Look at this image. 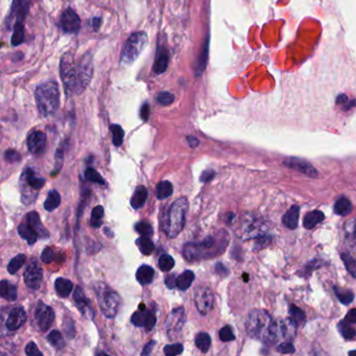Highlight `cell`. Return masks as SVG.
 Listing matches in <instances>:
<instances>
[{"mask_svg": "<svg viewBox=\"0 0 356 356\" xmlns=\"http://www.w3.org/2000/svg\"><path fill=\"white\" fill-rule=\"evenodd\" d=\"M188 201L186 198H180L175 203L168 212V219L166 223L165 232L169 238L177 237L183 230L188 211Z\"/></svg>", "mask_w": 356, "mask_h": 356, "instance_id": "4", "label": "cell"}, {"mask_svg": "<svg viewBox=\"0 0 356 356\" xmlns=\"http://www.w3.org/2000/svg\"><path fill=\"white\" fill-rule=\"evenodd\" d=\"M104 208L102 206H96L92 210V215H91V226L93 228H100L102 226L103 217H104Z\"/></svg>", "mask_w": 356, "mask_h": 356, "instance_id": "40", "label": "cell"}, {"mask_svg": "<svg viewBox=\"0 0 356 356\" xmlns=\"http://www.w3.org/2000/svg\"><path fill=\"white\" fill-rule=\"evenodd\" d=\"M195 346L198 349L201 350L203 353H206L211 346V337L208 333L201 332L195 336Z\"/></svg>", "mask_w": 356, "mask_h": 356, "instance_id": "31", "label": "cell"}, {"mask_svg": "<svg viewBox=\"0 0 356 356\" xmlns=\"http://www.w3.org/2000/svg\"><path fill=\"white\" fill-rule=\"evenodd\" d=\"M147 195H148V191H147V187L138 186L137 188H136V190L131 199V206L134 209L141 208L146 204Z\"/></svg>", "mask_w": 356, "mask_h": 356, "instance_id": "19", "label": "cell"}, {"mask_svg": "<svg viewBox=\"0 0 356 356\" xmlns=\"http://www.w3.org/2000/svg\"><path fill=\"white\" fill-rule=\"evenodd\" d=\"M5 159L10 162H16L20 159L19 154L15 150H7L5 153Z\"/></svg>", "mask_w": 356, "mask_h": 356, "instance_id": "55", "label": "cell"}, {"mask_svg": "<svg viewBox=\"0 0 356 356\" xmlns=\"http://www.w3.org/2000/svg\"><path fill=\"white\" fill-rule=\"evenodd\" d=\"M349 354H350V355H356V351H350V352H349Z\"/></svg>", "mask_w": 356, "mask_h": 356, "instance_id": "63", "label": "cell"}, {"mask_svg": "<svg viewBox=\"0 0 356 356\" xmlns=\"http://www.w3.org/2000/svg\"><path fill=\"white\" fill-rule=\"evenodd\" d=\"M156 322H157V317H156L155 314L151 313V312H147V321H146L145 328L147 331L151 330V329H153L155 327Z\"/></svg>", "mask_w": 356, "mask_h": 356, "instance_id": "53", "label": "cell"}, {"mask_svg": "<svg viewBox=\"0 0 356 356\" xmlns=\"http://www.w3.org/2000/svg\"><path fill=\"white\" fill-rule=\"evenodd\" d=\"M26 321V314L23 308L17 307L11 310V313L7 316L5 326L10 331H15L19 329L22 325H23Z\"/></svg>", "mask_w": 356, "mask_h": 356, "instance_id": "15", "label": "cell"}, {"mask_svg": "<svg viewBox=\"0 0 356 356\" xmlns=\"http://www.w3.org/2000/svg\"><path fill=\"white\" fill-rule=\"evenodd\" d=\"M172 192H173V187L169 181H162L157 185L156 195L159 200H165L169 198Z\"/></svg>", "mask_w": 356, "mask_h": 356, "instance_id": "29", "label": "cell"}, {"mask_svg": "<svg viewBox=\"0 0 356 356\" xmlns=\"http://www.w3.org/2000/svg\"><path fill=\"white\" fill-rule=\"evenodd\" d=\"M30 0H14L12 4V11L10 20H14L15 24L23 23L29 10Z\"/></svg>", "mask_w": 356, "mask_h": 356, "instance_id": "13", "label": "cell"}, {"mask_svg": "<svg viewBox=\"0 0 356 356\" xmlns=\"http://www.w3.org/2000/svg\"><path fill=\"white\" fill-rule=\"evenodd\" d=\"M214 176H215V172L213 170H211V169L210 170H205L202 173V176L200 177V180L202 182H208V181L213 179Z\"/></svg>", "mask_w": 356, "mask_h": 356, "instance_id": "56", "label": "cell"}, {"mask_svg": "<svg viewBox=\"0 0 356 356\" xmlns=\"http://www.w3.org/2000/svg\"><path fill=\"white\" fill-rule=\"evenodd\" d=\"M73 298H74V301H75V304H77L80 312L83 314H86L88 310H90V306H89V301L86 298L84 292H83L82 287L78 286L77 289H75Z\"/></svg>", "mask_w": 356, "mask_h": 356, "instance_id": "26", "label": "cell"}, {"mask_svg": "<svg viewBox=\"0 0 356 356\" xmlns=\"http://www.w3.org/2000/svg\"><path fill=\"white\" fill-rule=\"evenodd\" d=\"M246 330L251 337L269 345L275 344L282 336L281 324L275 322L266 310L262 309H254L249 314Z\"/></svg>", "mask_w": 356, "mask_h": 356, "instance_id": "2", "label": "cell"}, {"mask_svg": "<svg viewBox=\"0 0 356 356\" xmlns=\"http://www.w3.org/2000/svg\"><path fill=\"white\" fill-rule=\"evenodd\" d=\"M188 142H189V146H190L191 147H195L199 145V140L194 137H188Z\"/></svg>", "mask_w": 356, "mask_h": 356, "instance_id": "61", "label": "cell"}, {"mask_svg": "<svg viewBox=\"0 0 356 356\" xmlns=\"http://www.w3.org/2000/svg\"><path fill=\"white\" fill-rule=\"evenodd\" d=\"M213 293L209 287H199L194 293V304L199 313L206 315L213 306Z\"/></svg>", "mask_w": 356, "mask_h": 356, "instance_id": "9", "label": "cell"}, {"mask_svg": "<svg viewBox=\"0 0 356 356\" xmlns=\"http://www.w3.org/2000/svg\"><path fill=\"white\" fill-rule=\"evenodd\" d=\"M165 284L168 289H173V287L177 286V279L175 275H169L165 279Z\"/></svg>", "mask_w": 356, "mask_h": 356, "instance_id": "57", "label": "cell"}, {"mask_svg": "<svg viewBox=\"0 0 356 356\" xmlns=\"http://www.w3.org/2000/svg\"><path fill=\"white\" fill-rule=\"evenodd\" d=\"M169 64V52L164 46H158L156 60L154 63V70L157 74H162L168 69Z\"/></svg>", "mask_w": 356, "mask_h": 356, "instance_id": "17", "label": "cell"}, {"mask_svg": "<svg viewBox=\"0 0 356 356\" xmlns=\"http://www.w3.org/2000/svg\"><path fill=\"white\" fill-rule=\"evenodd\" d=\"M278 352L282 353V354H293L294 352V347L292 343H282L280 344L277 348Z\"/></svg>", "mask_w": 356, "mask_h": 356, "instance_id": "52", "label": "cell"}, {"mask_svg": "<svg viewBox=\"0 0 356 356\" xmlns=\"http://www.w3.org/2000/svg\"><path fill=\"white\" fill-rule=\"evenodd\" d=\"M24 282L30 290H38L41 286L43 274L42 270L37 262H30L24 272Z\"/></svg>", "mask_w": 356, "mask_h": 356, "instance_id": "11", "label": "cell"}, {"mask_svg": "<svg viewBox=\"0 0 356 356\" xmlns=\"http://www.w3.org/2000/svg\"><path fill=\"white\" fill-rule=\"evenodd\" d=\"M352 211V204L347 198H340L336 201L335 205V212L338 215L346 216Z\"/></svg>", "mask_w": 356, "mask_h": 356, "instance_id": "30", "label": "cell"}, {"mask_svg": "<svg viewBox=\"0 0 356 356\" xmlns=\"http://www.w3.org/2000/svg\"><path fill=\"white\" fill-rule=\"evenodd\" d=\"M85 178L87 179V181L92 182V183H97V184H105V180L104 178L98 173L94 168H88L85 171Z\"/></svg>", "mask_w": 356, "mask_h": 356, "instance_id": "44", "label": "cell"}, {"mask_svg": "<svg viewBox=\"0 0 356 356\" xmlns=\"http://www.w3.org/2000/svg\"><path fill=\"white\" fill-rule=\"evenodd\" d=\"M61 26L66 33L75 34L81 28V19L74 11L71 9H67L61 16Z\"/></svg>", "mask_w": 356, "mask_h": 356, "instance_id": "12", "label": "cell"}, {"mask_svg": "<svg viewBox=\"0 0 356 356\" xmlns=\"http://www.w3.org/2000/svg\"><path fill=\"white\" fill-rule=\"evenodd\" d=\"M55 252L50 248H45L41 254V259L44 263H50L55 259Z\"/></svg>", "mask_w": 356, "mask_h": 356, "instance_id": "50", "label": "cell"}, {"mask_svg": "<svg viewBox=\"0 0 356 356\" xmlns=\"http://www.w3.org/2000/svg\"><path fill=\"white\" fill-rule=\"evenodd\" d=\"M18 233H19V235L22 238L27 241L28 245H34L35 242L37 241L38 236H39L38 232L27 223L26 224H21L18 227Z\"/></svg>", "mask_w": 356, "mask_h": 356, "instance_id": "21", "label": "cell"}, {"mask_svg": "<svg viewBox=\"0 0 356 356\" xmlns=\"http://www.w3.org/2000/svg\"><path fill=\"white\" fill-rule=\"evenodd\" d=\"M338 331L346 339H352L356 336V330L351 326V323L348 321H342L338 324Z\"/></svg>", "mask_w": 356, "mask_h": 356, "instance_id": "34", "label": "cell"}, {"mask_svg": "<svg viewBox=\"0 0 356 356\" xmlns=\"http://www.w3.org/2000/svg\"><path fill=\"white\" fill-rule=\"evenodd\" d=\"M335 293L339 302L343 303L345 305L350 304V303H352V301L354 300V293L351 291L342 290L337 286H335Z\"/></svg>", "mask_w": 356, "mask_h": 356, "instance_id": "37", "label": "cell"}, {"mask_svg": "<svg viewBox=\"0 0 356 356\" xmlns=\"http://www.w3.org/2000/svg\"><path fill=\"white\" fill-rule=\"evenodd\" d=\"M345 320L350 323H356V309L355 308L351 309L350 312L347 314Z\"/></svg>", "mask_w": 356, "mask_h": 356, "instance_id": "59", "label": "cell"}, {"mask_svg": "<svg viewBox=\"0 0 356 356\" xmlns=\"http://www.w3.org/2000/svg\"><path fill=\"white\" fill-rule=\"evenodd\" d=\"M147 45V35L145 32L134 33L125 44L120 61L125 65H130L141 55Z\"/></svg>", "mask_w": 356, "mask_h": 356, "instance_id": "6", "label": "cell"}, {"mask_svg": "<svg viewBox=\"0 0 356 356\" xmlns=\"http://www.w3.org/2000/svg\"><path fill=\"white\" fill-rule=\"evenodd\" d=\"M24 178L26 184L32 188L33 190H39V189H41L45 184V180L40 178L39 176H37V173L30 168H27L24 171Z\"/></svg>", "mask_w": 356, "mask_h": 356, "instance_id": "23", "label": "cell"}, {"mask_svg": "<svg viewBox=\"0 0 356 356\" xmlns=\"http://www.w3.org/2000/svg\"><path fill=\"white\" fill-rule=\"evenodd\" d=\"M157 101L161 105H168L172 104L173 101H175V96L169 92H161V93H159V95L157 97Z\"/></svg>", "mask_w": 356, "mask_h": 356, "instance_id": "49", "label": "cell"}, {"mask_svg": "<svg viewBox=\"0 0 356 356\" xmlns=\"http://www.w3.org/2000/svg\"><path fill=\"white\" fill-rule=\"evenodd\" d=\"M36 102L40 114L44 117L54 115L60 105V91L55 81H49L36 89Z\"/></svg>", "mask_w": 356, "mask_h": 356, "instance_id": "3", "label": "cell"}, {"mask_svg": "<svg viewBox=\"0 0 356 356\" xmlns=\"http://www.w3.org/2000/svg\"><path fill=\"white\" fill-rule=\"evenodd\" d=\"M325 215L322 211L315 210V211H312L307 213L304 217V221H303V226H304L305 229H313L316 225H319L320 223H322L324 221Z\"/></svg>", "mask_w": 356, "mask_h": 356, "instance_id": "22", "label": "cell"}, {"mask_svg": "<svg viewBox=\"0 0 356 356\" xmlns=\"http://www.w3.org/2000/svg\"><path fill=\"white\" fill-rule=\"evenodd\" d=\"M61 204V195L57 190H52L48 193L46 201L44 203V208L47 211H54Z\"/></svg>", "mask_w": 356, "mask_h": 356, "instance_id": "33", "label": "cell"}, {"mask_svg": "<svg viewBox=\"0 0 356 356\" xmlns=\"http://www.w3.org/2000/svg\"><path fill=\"white\" fill-rule=\"evenodd\" d=\"M25 353L28 355V356H43L42 352L39 351V349H38V347L35 343H29L26 347H25Z\"/></svg>", "mask_w": 356, "mask_h": 356, "instance_id": "54", "label": "cell"}, {"mask_svg": "<svg viewBox=\"0 0 356 356\" xmlns=\"http://www.w3.org/2000/svg\"><path fill=\"white\" fill-rule=\"evenodd\" d=\"M100 25H101V18H98V17L94 18V19H93V26H94V29H95V30H97V29H98V27H100Z\"/></svg>", "mask_w": 356, "mask_h": 356, "instance_id": "62", "label": "cell"}, {"mask_svg": "<svg viewBox=\"0 0 356 356\" xmlns=\"http://www.w3.org/2000/svg\"><path fill=\"white\" fill-rule=\"evenodd\" d=\"M183 350H184L183 345L177 343V344L165 346L163 352L165 355H168V356H176V355L181 354L182 352H183Z\"/></svg>", "mask_w": 356, "mask_h": 356, "instance_id": "46", "label": "cell"}, {"mask_svg": "<svg viewBox=\"0 0 356 356\" xmlns=\"http://www.w3.org/2000/svg\"><path fill=\"white\" fill-rule=\"evenodd\" d=\"M154 276H155L154 269L149 266H147V264L140 267L138 269L137 272H136V279H137V281L141 285L149 284L151 281H153Z\"/></svg>", "mask_w": 356, "mask_h": 356, "instance_id": "20", "label": "cell"}, {"mask_svg": "<svg viewBox=\"0 0 356 356\" xmlns=\"http://www.w3.org/2000/svg\"><path fill=\"white\" fill-rule=\"evenodd\" d=\"M98 301H100V305L103 314L105 316L114 317L120 306V297L119 294L115 292L109 290H102L98 291Z\"/></svg>", "mask_w": 356, "mask_h": 356, "instance_id": "7", "label": "cell"}, {"mask_svg": "<svg viewBox=\"0 0 356 356\" xmlns=\"http://www.w3.org/2000/svg\"><path fill=\"white\" fill-rule=\"evenodd\" d=\"M147 312H148V310L140 309L132 315L131 320H132V323L135 325L136 327H145L146 321H147Z\"/></svg>", "mask_w": 356, "mask_h": 356, "instance_id": "41", "label": "cell"}, {"mask_svg": "<svg viewBox=\"0 0 356 356\" xmlns=\"http://www.w3.org/2000/svg\"><path fill=\"white\" fill-rule=\"evenodd\" d=\"M46 146V135L40 131H35L28 136L27 147L34 155H39Z\"/></svg>", "mask_w": 356, "mask_h": 356, "instance_id": "14", "label": "cell"}, {"mask_svg": "<svg viewBox=\"0 0 356 356\" xmlns=\"http://www.w3.org/2000/svg\"><path fill=\"white\" fill-rule=\"evenodd\" d=\"M154 345H155V342H150V343H148V344L146 346L145 350L142 351V355H147V354H149V353H150V351H151V347H153Z\"/></svg>", "mask_w": 356, "mask_h": 356, "instance_id": "60", "label": "cell"}, {"mask_svg": "<svg viewBox=\"0 0 356 356\" xmlns=\"http://www.w3.org/2000/svg\"><path fill=\"white\" fill-rule=\"evenodd\" d=\"M140 115H141V118L147 121L148 119V116H149V109H148V105L147 104L143 105L142 108H141V112H140Z\"/></svg>", "mask_w": 356, "mask_h": 356, "instance_id": "58", "label": "cell"}, {"mask_svg": "<svg viewBox=\"0 0 356 356\" xmlns=\"http://www.w3.org/2000/svg\"><path fill=\"white\" fill-rule=\"evenodd\" d=\"M55 289L60 297L66 298L69 296V293H71L73 289V284L70 280L65 278H58L55 282Z\"/></svg>", "mask_w": 356, "mask_h": 356, "instance_id": "24", "label": "cell"}, {"mask_svg": "<svg viewBox=\"0 0 356 356\" xmlns=\"http://www.w3.org/2000/svg\"><path fill=\"white\" fill-rule=\"evenodd\" d=\"M285 166L290 168L292 169L298 170L302 173H305L308 177H315L316 176V170L314 166L310 165L307 161L302 160V159L298 158H289L284 161Z\"/></svg>", "mask_w": 356, "mask_h": 356, "instance_id": "16", "label": "cell"}, {"mask_svg": "<svg viewBox=\"0 0 356 356\" xmlns=\"http://www.w3.org/2000/svg\"><path fill=\"white\" fill-rule=\"evenodd\" d=\"M36 322L41 331H47L55 321V312L50 306L39 303L36 308Z\"/></svg>", "mask_w": 356, "mask_h": 356, "instance_id": "10", "label": "cell"}, {"mask_svg": "<svg viewBox=\"0 0 356 356\" xmlns=\"http://www.w3.org/2000/svg\"><path fill=\"white\" fill-rule=\"evenodd\" d=\"M135 229L143 236H149L153 234V227L147 222H140L135 226Z\"/></svg>", "mask_w": 356, "mask_h": 356, "instance_id": "47", "label": "cell"}, {"mask_svg": "<svg viewBox=\"0 0 356 356\" xmlns=\"http://www.w3.org/2000/svg\"><path fill=\"white\" fill-rule=\"evenodd\" d=\"M12 45L18 46L24 41V26L23 23H16L14 26V32L12 35Z\"/></svg>", "mask_w": 356, "mask_h": 356, "instance_id": "35", "label": "cell"}, {"mask_svg": "<svg viewBox=\"0 0 356 356\" xmlns=\"http://www.w3.org/2000/svg\"><path fill=\"white\" fill-rule=\"evenodd\" d=\"M342 260L344 261L345 267L348 270V272H349L354 278H356V260L348 253L342 254Z\"/></svg>", "mask_w": 356, "mask_h": 356, "instance_id": "42", "label": "cell"}, {"mask_svg": "<svg viewBox=\"0 0 356 356\" xmlns=\"http://www.w3.org/2000/svg\"><path fill=\"white\" fill-rule=\"evenodd\" d=\"M111 132L113 135V145L117 147H120L123 145L125 137V132L123 130V127L118 125H113L111 126Z\"/></svg>", "mask_w": 356, "mask_h": 356, "instance_id": "39", "label": "cell"}, {"mask_svg": "<svg viewBox=\"0 0 356 356\" xmlns=\"http://www.w3.org/2000/svg\"><path fill=\"white\" fill-rule=\"evenodd\" d=\"M136 245L138 246L140 252L143 255H150V253L154 251V242L151 241V239L148 236H143L141 235V237H139L136 241Z\"/></svg>", "mask_w": 356, "mask_h": 356, "instance_id": "32", "label": "cell"}, {"mask_svg": "<svg viewBox=\"0 0 356 356\" xmlns=\"http://www.w3.org/2000/svg\"><path fill=\"white\" fill-rule=\"evenodd\" d=\"M207 56H208V43L206 42L205 46H204V50H203V57L199 59V65H198V67H196V69H199L198 74L202 73V71L204 70V68H205Z\"/></svg>", "mask_w": 356, "mask_h": 356, "instance_id": "51", "label": "cell"}, {"mask_svg": "<svg viewBox=\"0 0 356 356\" xmlns=\"http://www.w3.org/2000/svg\"><path fill=\"white\" fill-rule=\"evenodd\" d=\"M27 224L32 226L40 236H42V237L48 236V232L43 227V225L40 221L39 214H38L37 212H29V213L27 214Z\"/></svg>", "mask_w": 356, "mask_h": 356, "instance_id": "27", "label": "cell"}, {"mask_svg": "<svg viewBox=\"0 0 356 356\" xmlns=\"http://www.w3.org/2000/svg\"><path fill=\"white\" fill-rule=\"evenodd\" d=\"M225 245H216L213 237H207L200 244H187L184 247V256L188 261H195L202 258H208L210 255L218 254V249L224 248Z\"/></svg>", "mask_w": 356, "mask_h": 356, "instance_id": "5", "label": "cell"}, {"mask_svg": "<svg viewBox=\"0 0 356 356\" xmlns=\"http://www.w3.org/2000/svg\"><path fill=\"white\" fill-rule=\"evenodd\" d=\"M186 322L185 309L183 307H179L172 310L169 314L168 321H166V332L170 338L177 337L180 332L183 329Z\"/></svg>", "mask_w": 356, "mask_h": 356, "instance_id": "8", "label": "cell"}, {"mask_svg": "<svg viewBox=\"0 0 356 356\" xmlns=\"http://www.w3.org/2000/svg\"><path fill=\"white\" fill-rule=\"evenodd\" d=\"M175 267V260L169 255H162L159 259V268L163 272H169Z\"/></svg>", "mask_w": 356, "mask_h": 356, "instance_id": "43", "label": "cell"}, {"mask_svg": "<svg viewBox=\"0 0 356 356\" xmlns=\"http://www.w3.org/2000/svg\"><path fill=\"white\" fill-rule=\"evenodd\" d=\"M194 280V272L192 271H185L177 278V287L180 291H187Z\"/></svg>", "mask_w": 356, "mask_h": 356, "instance_id": "28", "label": "cell"}, {"mask_svg": "<svg viewBox=\"0 0 356 356\" xmlns=\"http://www.w3.org/2000/svg\"><path fill=\"white\" fill-rule=\"evenodd\" d=\"M47 338H48V342L52 346H54L56 349L61 350V349H63V348H64V345H65L64 338H63L62 335H61V332H59L58 330L51 331L48 335Z\"/></svg>", "mask_w": 356, "mask_h": 356, "instance_id": "38", "label": "cell"}, {"mask_svg": "<svg viewBox=\"0 0 356 356\" xmlns=\"http://www.w3.org/2000/svg\"><path fill=\"white\" fill-rule=\"evenodd\" d=\"M25 259H26L25 255L23 254H19L16 257H14V258L10 261L9 266H7V271H9L10 274L12 275L16 274V272L21 269V267L25 263Z\"/></svg>", "mask_w": 356, "mask_h": 356, "instance_id": "36", "label": "cell"}, {"mask_svg": "<svg viewBox=\"0 0 356 356\" xmlns=\"http://www.w3.org/2000/svg\"><path fill=\"white\" fill-rule=\"evenodd\" d=\"M299 215H300V208L299 206H293L289 211L284 214L282 222L283 225L291 230H294L298 227L299 222Z\"/></svg>", "mask_w": 356, "mask_h": 356, "instance_id": "18", "label": "cell"}, {"mask_svg": "<svg viewBox=\"0 0 356 356\" xmlns=\"http://www.w3.org/2000/svg\"><path fill=\"white\" fill-rule=\"evenodd\" d=\"M290 313H291V319L296 324H301L305 321V314L303 313L299 307L292 305L290 308Z\"/></svg>", "mask_w": 356, "mask_h": 356, "instance_id": "45", "label": "cell"}, {"mask_svg": "<svg viewBox=\"0 0 356 356\" xmlns=\"http://www.w3.org/2000/svg\"><path fill=\"white\" fill-rule=\"evenodd\" d=\"M61 78L64 83L66 92L80 94L84 91L93 74V63L90 52L75 62L72 54H66L61 60Z\"/></svg>", "mask_w": 356, "mask_h": 356, "instance_id": "1", "label": "cell"}, {"mask_svg": "<svg viewBox=\"0 0 356 356\" xmlns=\"http://www.w3.org/2000/svg\"><path fill=\"white\" fill-rule=\"evenodd\" d=\"M219 338L223 342H231V340L235 339V335H234L233 330L230 326H225L219 330Z\"/></svg>", "mask_w": 356, "mask_h": 356, "instance_id": "48", "label": "cell"}, {"mask_svg": "<svg viewBox=\"0 0 356 356\" xmlns=\"http://www.w3.org/2000/svg\"><path fill=\"white\" fill-rule=\"evenodd\" d=\"M0 293L1 297L7 301H15L17 299V287L7 280H2L0 284Z\"/></svg>", "mask_w": 356, "mask_h": 356, "instance_id": "25", "label": "cell"}]
</instances>
